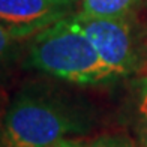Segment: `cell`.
Instances as JSON below:
<instances>
[{
  "instance_id": "7a4b0ae2",
  "label": "cell",
  "mask_w": 147,
  "mask_h": 147,
  "mask_svg": "<svg viewBox=\"0 0 147 147\" xmlns=\"http://www.w3.org/2000/svg\"><path fill=\"white\" fill-rule=\"evenodd\" d=\"M27 53L30 68L62 81L98 86L119 78L77 24L74 14L32 36Z\"/></svg>"
},
{
  "instance_id": "30bf717a",
  "label": "cell",
  "mask_w": 147,
  "mask_h": 147,
  "mask_svg": "<svg viewBox=\"0 0 147 147\" xmlns=\"http://www.w3.org/2000/svg\"><path fill=\"white\" fill-rule=\"evenodd\" d=\"M0 147H9L8 141H6V137H5L3 125H0Z\"/></svg>"
},
{
  "instance_id": "ba28073f",
  "label": "cell",
  "mask_w": 147,
  "mask_h": 147,
  "mask_svg": "<svg viewBox=\"0 0 147 147\" xmlns=\"http://www.w3.org/2000/svg\"><path fill=\"white\" fill-rule=\"evenodd\" d=\"M17 42L18 39H15L8 30L0 26V66L14 59L17 53Z\"/></svg>"
},
{
  "instance_id": "8992f818",
  "label": "cell",
  "mask_w": 147,
  "mask_h": 147,
  "mask_svg": "<svg viewBox=\"0 0 147 147\" xmlns=\"http://www.w3.org/2000/svg\"><path fill=\"white\" fill-rule=\"evenodd\" d=\"M137 119H138L140 144L143 147H147V77L141 78L138 83Z\"/></svg>"
},
{
  "instance_id": "3957f363",
  "label": "cell",
  "mask_w": 147,
  "mask_h": 147,
  "mask_svg": "<svg viewBox=\"0 0 147 147\" xmlns=\"http://www.w3.org/2000/svg\"><path fill=\"white\" fill-rule=\"evenodd\" d=\"M128 17L105 18L74 14L77 24L117 77H126L138 68L137 41Z\"/></svg>"
},
{
  "instance_id": "52a82bcc",
  "label": "cell",
  "mask_w": 147,
  "mask_h": 147,
  "mask_svg": "<svg viewBox=\"0 0 147 147\" xmlns=\"http://www.w3.org/2000/svg\"><path fill=\"white\" fill-rule=\"evenodd\" d=\"M83 147H143L137 144L132 138L123 134H110L101 135L89 143H83Z\"/></svg>"
},
{
  "instance_id": "9c48e42d",
  "label": "cell",
  "mask_w": 147,
  "mask_h": 147,
  "mask_svg": "<svg viewBox=\"0 0 147 147\" xmlns=\"http://www.w3.org/2000/svg\"><path fill=\"white\" fill-rule=\"evenodd\" d=\"M50 147H83V143H80V141H75V140H62V141H59L56 144H53Z\"/></svg>"
},
{
  "instance_id": "5b68a950",
  "label": "cell",
  "mask_w": 147,
  "mask_h": 147,
  "mask_svg": "<svg viewBox=\"0 0 147 147\" xmlns=\"http://www.w3.org/2000/svg\"><path fill=\"white\" fill-rule=\"evenodd\" d=\"M143 0H81L78 14L86 17H128Z\"/></svg>"
},
{
  "instance_id": "6da1fadb",
  "label": "cell",
  "mask_w": 147,
  "mask_h": 147,
  "mask_svg": "<svg viewBox=\"0 0 147 147\" xmlns=\"http://www.w3.org/2000/svg\"><path fill=\"white\" fill-rule=\"evenodd\" d=\"M95 113L84 101L45 83L17 92L3 119L9 147H50L93 128Z\"/></svg>"
},
{
  "instance_id": "277c9868",
  "label": "cell",
  "mask_w": 147,
  "mask_h": 147,
  "mask_svg": "<svg viewBox=\"0 0 147 147\" xmlns=\"http://www.w3.org/2000/svg\"><path fill=\"white\" fill-rule=\"evenodd\" d=\"M72 0H0V26L18 41L69 15Z\"/></svg>"
}]
</instances>
